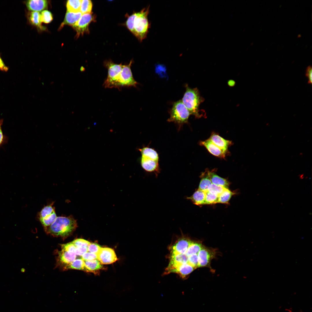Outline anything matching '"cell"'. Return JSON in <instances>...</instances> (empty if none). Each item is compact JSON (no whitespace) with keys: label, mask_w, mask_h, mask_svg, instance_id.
<instances>
[{"label":"cell","mask_w":312,"mask_h":312,"mask_svg":"<svg viewBox=\"0 0 312 312\" xmlns=\"http://www.w3.org/2000/svg\"><path fill=\"white\" fill-rule=\"evenodd\" d=\"M132 63L131 60L129 64L122 65L114 63L111 60L105 61L104 65L108 74L103 83L104 87L120 90L124 87H137L138 83L134 78L131 68Z\"/></svg>","instance_id":"obj_1"},{"label":"cell","mask_w":312,"mask_h":312,"mask_svg":"<svg viewBox=\"0 0 312 312\" xmlns=\"http://www.w3.org/2000/svg\"><path fill=\"white\" fill-rule=\"evenodd\" d=\"M149 8V6L140 12L133 13L126 21L128 28L140 41L146 38L150 27L148 18Z\"/></svg>","instance_id":"obj_2"},{"label":"cell","mask_w":312,"mask_h":312,"mask_svg":"<svg viewBox=\"0 0 312 312\" xmlns=\"http://www.w3.org/2000/svg\"><path fill=\"white\" fill-rule=\"evenodd\" d=\"M77 227V220L70 215L57 217L51 224L44 228L47 234L55 237L66 238L71 235Z\"/></svg>","instance_id":"obj_3"},{"label":"cell","mask_w":312,"mask_h":312,"mask_svg":"<svg viewBox=\"0 0 312 312\" xmlns=\"http://www.w3.org/2000/svg\"><path fill=\"white\" fill-rule=\"evenodd\" d=\"M185 91L181 101L188 109L191 115L196 118L203 116V112L199 109L200 105L203 102L204 99L200 95L197 88H191L187 84L185 85Z\"/></svg>","instance_id":"obj_4"},{"label":"cell","mask_w":312,"mask_h":312,"mask_svg":"<svg viewBox=\"0 0 312 312\" xmlns=\"http://www.w3.org/2000/svg\"><path fill=\"white\" fill-rule=\"evenodd\" d=\"M170 117L167 120L168 122L174 123L179 127L188 122L190 113L185 107L181 100L174 102L169 111Z\"/></svg>","instance_id":"obj_5"},{"label":"cell","mask_w":312,"mask_h":312,"mask_svg":"<svg viewBox=\"0 0 312 312\" xmlns=\"http://www.w3.org/2000/svg\"><path fill=\"white\" fill-rule=\"evenodd\" d=\"M53 203L44 206L38 213V218L44 227L51 224L57 217Z\"/></svg>","instance_id":"obj_6"},{"label":"cell","mask_w":312,"mask_h":312,"mask_svg":"<svg viewBox=\"0 0 312 312\" xmlns=\"http://www.w3.org/2000/svg\"><path fill=\"white\" fill-rule=\"evenodd\" d=\"M95 19V16L92 13L82 14L79 20L73 25L77 32V37L85 33L89 32V25L90 23L94 21Z\"/></svg>","instance_id":"obj_7"},{"label":"cell","mask_w":312,"mask_h":312,"mask_svg":"<svg viewBox=\"0 0 312 312\" xmlns=\"http://www.w3.org/2000/svg\"><path fill=\"white\" fill-rule=\"evenodd\" d=\"M216 252L215 249L203 246L198 254V268L210 266L211 260L216 256Z\"/></svg>","instance_id":"obj_8"},{"label":"cell","mask_w":312,"mask_h":312,"mask_svg":"<svg viewBox=\"0 0 312 312\" xmlns=\"http://www.w3.org/2000/svg\"><path fill=\"white\" fill-rule=\"evenodd\" d=\"M97 259L102 263L108 264L112 263L117 260L114 250L109 248H101L97 254Z\"/></svg>","instance_id":"obj_9"},{"label":"cell","mask_w":312,"mask_h":312,"mask_svg":"<svg viewBox=\"0 0 312 312\" xmlns=\"http://www.w3.org/2000/svg\"><path fill=\"white\" fill-rule=\"evenodd\" d=\"M199 144L205 147L211 154L220 158H224L229 153L218 147L209 139L200 141Z\"/></svg>","instance_id":"obj_10"},{"label":"cell","mask_w":312,"mask_h":312,"mask_svg":"<svg viewBox=\"0 0 312 312\" xmlns=\"http://www.w3.org/2000/svg\"><path fill=\"white\" fill-rule=\"evenodd\" d=\"M192 242L187 238L180 239L171 247V254H185Z\"/></svg>","instance_id":"obj_11"},{"label":"cell","mask_w":312,"mask_h":312,"mask_svg":"<svg viewBox=\"0 0 312 312\" xmlns=\"http://www.w3.org/2000/svg\"><path fill=\"white\" fill-rule=\"evenodd\" d=\"M213 144L224 151L229 153L228 148L233 144L232 142L224 138L215 132H212L208 138Z\"/></svg>","instance_id":"obj_12"},{"label":"cell","mask_w":312,"mask_h":312,"mask_svg":"<svg viewBox=\"0 0 312 312\" xmlns=\"http://www.w3.org/2000/svg\"><path fill=\"white\" fill-rule=\"evenodd\" d=\"M141 165L144 170L149 172H154L156 176L159 173L158 161L142 156Z\"/></svg>","instance_id":"obj_13"},{"label":"cell","mask_w":312,"mask_h":312,"mask_svg":"<svg viewBox=\"0 0 312 312\" xmlns=\"http://www.w3.org/2000/svg\"><path fill=\"white\" fill-rule=\"evenodd\" d=\"M84 261L85 272L93 273L96 274L99 273L101 270L104 269L103 265L98 260Z\"/></svg>","instance_id":"obj_14"},{"label":"cell","mask_w":312,"mask_h":312,"mask_svg":"<svg viewBox=\"0 0 312 312\" xmlns=\"http://www.w3.org/2000/svg\"><path fill=\"white\" fill-rule=\"evenodd\" d=\"M76 257L75 253L61 250L58 252V261L64 267L74 261Z\"/></svg>","instance_id":"obj_15"},{"label":"cell","mask_w":312,"mask_h":312,"mask_svg":"<svg viewBox=\"0 0 312 312\" xmlns=\"http://www.w3.org/2000/svg\"><path fill=\"white\" fill-rule=\"evenodd\" d=\"M26 5L30 10L40 11L47 8V2L45 0H30L27 1Z\"/></svg>","instance_id":"obj_16"},{"label":"cell","mask_w":312,"mask_h":312,"mask_svg":"<svg viewBox=\"0 0 312 312\" xmlns=\"http://www.w3.org/2000/svg\"><path fill=\"white\" fill-rule=\"evenodd\" d=\"M208 174L212 183L229 189L230 183L226 179L218 175L213 170H208Z\"/></svg>","instance_id":"obj_17"},{"label":"cell","mask_w":312,"mask_h":312,"mask_svg":"<svg viewBox=\"0 0 312 312\" xmlns=\"http://www.w3.org/2000/svg\"><path fill=\"white\" fill-rule=\"evenodd\" d=\"M206 192L198 189L190 196L187 199L191 200L194 204L200 206L205 204Z\"/></svg>","instance_id":"obj_18"},{"label":"cell","mask_w":312,"mask_h":312,"mask_svg":"<svg viewBox=\"0 0 312 312\" xmlns=\"http://www.w3.org/2000/svg\"><path fill=\"white\" fill-rule=\"evenodd\" d=\"M195 269L193 266L187 263L178 266L171 271L170 273H177L182 278H185Z\"/></svg>","instance_id":"obj_19"},{"label":"cell","mask_w":312,"mask_h":312,"mask_svg":"<svg viewBox=\"0 0 312 312\" xmlns=\"http://www.w3.org/2000/svg\"><path fill=\"white\" fill-rule=\"evenodd\" d=\"M200 178L198 189L206 192L207 191L209 185L212 183L209 176L208 170H206L201 174Z\"/></svg>","instance_id":"obj_20"},{"label":"cell","mask_w":312,"mask_h":312,"mask_svg":"<svg viewBox=\"0 0 312 312\" xmlns=\"http://www.w3.org/2000/svg\"><path fill=\"white\" fill-rule=\"evenodd\" d=\"M82 14L80 12L73 13L67 11L61 26L64 25H74L79 20Z\"/></svg>","instance_id":"obj_21"},{"label":"cell","mask_w":312,"mask_h":312,"mask_svg":"<svg viewBox=\"0 0 312 312\" xmlns=\"http://www.w3.org/2000/svg\"><path fill=\"white\" fill-rule=\"evenodd\" d=\"M142 156L158 161L159 157L157 152L154 149L146 147L139 149Z\"/></svg>","instance_id":"obj_22"},{"label":"cell","mask_w":312,"mask_h":312,"mask_svg":"<svg viewBox=\"0 0 312 312\" xmlns=\"http://www.w3.org/2000/svg\"><path fill=\"white\" fill-rule=\"evenodd\" d=\"M85 267L84 261L81 259H75L70 264L63 267L64 270L76 269L84 271Z\"/></svg>","instance_id":"obj_23"},{"label":"cell","mask_w":312,"mask_h":312,"mask_svg":"<svg viewBox=\"0 0 312 312\" xmlns=\"http://www.w3.org/2000/svg\"><path fill=\"white\" fill-rule=\"evenodd\" d=\"M81 2V0L68 1L66 4L67 11L73 13L80 12Z\"/></svg>","instance_id":"obj_24"},{"label":"cell","mask_w":312,"mask_h":312,"mask_svg":"<svg viewBox=\"0 0 312 312\" xmlns=\"http://www.w3.org/2000/svg\"><path fill=\"white\" fill-rule=\"evenodd\" d=\"M235 193L228 188H226L218 196L217 203L228 204L231 197Z\"/></svg>","instance_id":"obj_25"},{"label":"cell","mask_w":312,"mask_h":312,"mask_svg":"<svg viewBox=\"0 0 312 312\" xmlns=\"http://www.w3.org/2000/svg\"><path fill=\"white\" fill-rule=\"evenodd\" d=\"M203 246L201 243L192 241L185 254L188 257L193 254H198Z\"/></svg>","instance_id":"obj_26"},{"label":"cell","mask_w":312,"mask_h":312,"mask_svg":"<svg viewBox=\"0 0 312 312\" xmlns=\"http://www.w3.org/2000/svg\"><path fill=\"white\" fill-rule=\"evenodd\" d=\"M29 19L30 22L33 25L40 29L43 28L41 25L40 19V14L37 11L31 12L29 14Z\"/></svg>","instance_id":"obj_27"},{"label":"cell","mask_w":312,"mask_h":312,"mask_svg":"<svg viewBox=\"0 0 312 312\" xmlns=\"http://www.w3.org/2000/svg\"><path fill=\"white\" fill-rule=\"evenodd\" d=\"M92 3L90 0H82L80 12L82 14L91 13L92 8Z\"/></svg>","instance_id":"obj_28"},{"label":"cell","mask_w":312,"mask_h":312,"mask_svg":"<svg viewBox=\"0 0 312 312\" xmlns=\"http://www.w3.org/2000/svg\"><path fill=\"white\" fill-rule=\"evenodd\" d=\"M226 188H224L222 186L212 183L209 186L207 191L218 196L223 192Z\"/></svg>","instance_id":"obj_29"},{"label":"cell","mask_w":312,"mask_h":312,"mask_svg":"<svg viewBox=\"0 0 312 312\" xmlns=\"http://www.w3.org/2000/svg\"><path fill=\"white\" fill-rule=\"evenodd\" d=\"M205 204L217 203L218 196L207 191L206 192Z\"/></svg>","instance_id":"obj_30"},{"label":"cell","mask_w":312,"mask_h":312,"mask_svg":"<svg viewBox=\"0 0 312 312\" xmlns=\"http://www.w3.org/2000/svg\"><path fill=\"white\" fill-rule=\"evenodd\" d=\"M40 19L41 22L45 23H49L53 19L52 14L48 10H44L41 12Z\"/></svg>","instance_id":"obj_31"},{"label":"cell","mask_w":312,"mask_h":312,"mask_svg":"<svg viewBox=\"0 0 312 312\" xmlns=\"http://www.w3.org/2000/svg\"><path fill=\"white\" fill-rule=\"evenodd\" d=\"M72 242L76 248L88 247L90 243L89 241L82 239H77L74 240Z\"/></svg>","instance_id":"obj_32"},{"label":"cell","mask_w":312,"mask_h":312,"mask_svg":"<svg viewBox=\"0 0 312 312\" xmlns=\"http://www.w3.org/2000/svg\"><path fill=\"white\" fill-rule=\"evenodd\" d=\"M61 248L62 250L76 253V247L72 242L62 245Z\"/></svg>","instance_id":"obj_33"},{"label":"cell","mask_w":312,"mask_h":312,"mask_svg":"<svg viewBox=\"0 0 312 312\" xmlns=\"http://www.w3.org/2000/svg\"><path fill=\"white\" fill-rule=\"evenodd\" d=\"M101 248V246L96 243H90L88 246V251L97 254Z\"/></svg>","instance_id":"obj_34"},{"label":"cell","mask_w":312,"mask_h":312,"mask_svg":"<svg viewBox=\"0 0 312 312\" xmlns=\"http://www.w3.org/2000/svg\"><path fill=\"white\" fill-rule=\"evenodd\" d=\"M188 263L195 268H198V254H193L188 257Z\"/></svg>","instance_id":"obj_35"},{"label":"cell","mask_w":312,"mask_h":312,"mask_svg":"<svg viewBox=\"0 0 312 312\" xmlns=\"http://www.w3.org/2000/svg\"><path fill=\"white\" fill-rule=\"evenodd\" d=\"M82 259L84 261H90L97 259V254L90 252H86L81 256Z\"/></svg>","instance_id":"obj_36"},{"label":"cell","mask_w":312,"mask_h":312,"mask_svg":"<svg viewBox=\"0 0 312 312\" xmlns=\"http://www.w3.org/2000/svg\"><path fill=\"white\" fill-rule=\"evenodd\" d=\"M305 75L308 79V83L311 84L312 83V68L311 66L309 65L307 67Z\"/></svg>","instance_id":"obj_37"},{"label":"cell","mask_w":312,"mask_h":312,"mask_svg":"<svg viewBox=\"0 0 312 312\" xmlns=\"http://www.w3.org/2000/svg\"><path fill=\"white\" fill-rule=\"evenodd\" d=\"M3 122V120H0V146L3 143L4 139V137L1 129V126Z\"/></svg>","instance_id":"obj_38"},{"label":"cell","mask_w":312,"mask_h":312,"mask_svg":"<svg viewBox=\"0 0 312 312\" xmlns=\"http://www.w3.org/2000/svg\"><path fill=\"white\" fill-rule=\"evenodd\" d=\"M8 67L5 65L0 57V70L6 72L8 70Z\"/></svg>","instance_id":"obj_39"},{"label":"cell","mask_w":312,"mask_h":312,"mask_svg":"<svg viewBox=\"0 0 312 312\" xmlns=\"http://www.w3.org/2000/svg\"><path fill=\"white\" fill-rule=\"evenodd\" d=\"M235 84V81L233 80H229L228 82V84L229 86L230 87H233L234 86Z\"/></svg>","instance_id":"obj_40"},{"label":"cell","mask_w":312,"mask_h":312,"mask_svg":"<svg viewBox=\"0 0 312 312\" xmlns=\"http://www.w3.org/2000/svg\"><path fill=\"white\" fill-rule=\"evenodd\" d=\"M21 271L22 272H24V269L23 268H22L21 269Z\"/></svg>","instance_id":"obj_41"}]
</instances>
